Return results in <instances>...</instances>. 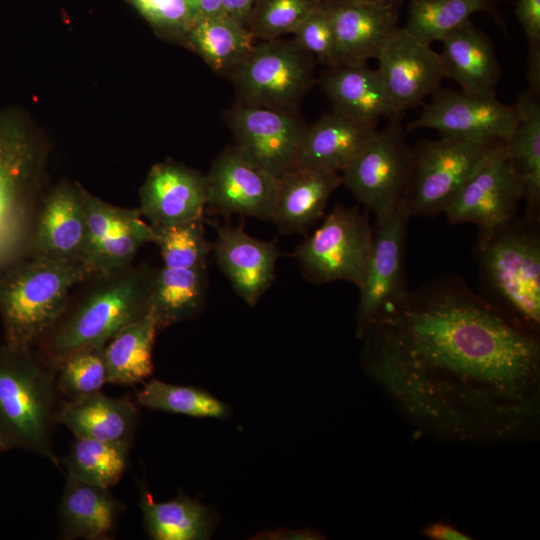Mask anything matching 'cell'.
I'll use <instances>...</instances> for the list:
<instances>
[{"instance_id": "27", "label": "cell", "mask_w": 540, "mask_h": 540, "mask_svg": "<svg viewBox=\"0 0 540 540\" xmlns=\"http://www.w3.org/2000/svg\"><path fill=\"white\" fill-rule=\"evenodd\" d=\"M208 291L207 264L193 268L154 269L149 311L158 329L196 317L204 307Z\"/></svg>"}, {"instance_id": "26", "label": "cell", "mask_w": 540, "mask_h": 540, "mask_svg": "<svg viewBox=\"0 0 540 540\" xmlns=\"http://www.w3.org/2000/svg\"><path fill=\"white\" fill-rule=\"evenodd\" d=\"M375 130L332 111L308 126L295 167L342 172Z\"/></svg>"}, {"instance_id": "20", "label": "cell", "mask_w": 540, "mask_h": 540, "mask_svg": "<svg viewBox=\"0 0 540 540\" xmlns=\"http://www.w3.org/2000/svg\"><path fill=\"white\" fill-rule=\"evenodd\" d=\"M213 227L217 239L212 250L217 264L237 295L254 306L274 280L279 249L274 243L256 239L241 228Z\"/></svg>"}, {"instance_id": "22", "label": "cell", "mask_w": 540, "mask_h": 540, "mask_svg": "<svg viewBox=\"0 0 540 540\" xmlns=\"http://www.w3.org/2000/svg\"><path fill=\"white\" fill-rule=\"evenodd\" d=\"M320 83L332 111L366 125L376 128L382 118L399 115L377 70L367 63L328 67Z\"/></svg>"}, {"instance_id": "6", "label": "cell", "mask_w": 540, "mask_h": 540, "mask_svg": "<svg viewBox=\"0 0 540 540\" xmlns=\"http://www.w3.org/2000/svg\"><path fill=\"white\" fill-rule=\"evenodd\" d=\"M539 218L516 216L480 232L477 257L480 277L492 304L540 330Z\"/></svg>"}, {"instance_id": "31", "label": "cell", "mask_w": 540, "mask_h": 540, "mask_svg": "<svg viewBox=\"0 0 540 540\" xmlns=\"http://www.w3.org/2000/svg\"><path fill=\"white\" fill-rule=\"evenodd\" d=\"M157 330L156 320L149 311L105 344L104 358L109 384L131 386L151 376Z\"/></svg>"}, {"instance_id": "3", "label": "cell", "mask_w": 540, "mask_h": 540, "mask_svg": "<svg viewBox=\"0 0 540 540\" xmlns=\"http://www.w3.org/2000/svg\"><path fill=\"white\" fill-rule=\"evenodd\" d=\"M154 269L146 263L94 274L92 282L70 301L38 343L46 361L56 367L70 352L105 346L120 330L149 312Z\"/></svg>"}, {"instance_id": "15", "label": "cell", "mask_w": 540, "mask_h": 540, "mask_svg": "<svg viewBox=\"0 0 540 540\" xmlns=\"http://www.w3.org/2000/svg\"><path fill=\"white\" fill-rule=\"evenodd\" d=\"M205 176L209 211L271 219L279 178L237 146L221 152Z\"/></svg>"}, {"instance_id": "45", "label": "cell", "mask_w": 540, "mask_h": 540, "mask_svg": "<svg viewBox=\"0 0 540 540\" xmlns=\"http://www.w3.org/2000/svg\"><path fill=\"white\" fill-rule=\"evenodd\" d=\"M365 2L376 3L380 5L399 8L406 0H360Z\"/></svg>"}, {"instance_id": "19", "label": "cell", "mask_w": 540, "mask_h": 540, "mask_svg": "<svg viewBox=\"0 0 540 540\" xmlns=\"http://www.w3.org/2000/svg\"><path fill=\"white\" fill-rule=\"evenodd\" d=\"M335 39L337 65L367 63L399 28V8L360 0H322Z\"/></svg>"}, {"instance_id": "21", "label": "cell", "mask_w": 540, "mask_h": 540, "mask_svg": "<svg viewBox=\"0 0 540 540\" xmlns=\"http://www.w3.org/2000/svg\"><path fill=\"white\" fill-rule=\"evenodd\" d=\"M441 42L444 77L456 81L464 91L496 96L501 68L492 41L480 28L468 20Z\"/></svg>"}, {"instance_id": "40", "label": "cell", "mask_w": 540, "mask_h": 540, "mask_svg": "<svg viewBox=\"0 0 540 540\" xmlns=\"http://www.w3.org/2000/svg\"><path fill=\"white\" fill-rule=\"evenodd\" d=\"M294 40L315 61L333 67L337 65L334 33L329 15L322 2L294 31Z\"/></svg>"}, {"instance_id": "30", "label": "cell", "mask_w": 540, "mask_h": 540, "mask_svg": "<svg viewBox=\"0 0 540 540\" xmlns=\"http://www.w3.org/2000/svg\"><path fill=\"white\" fill-rule=\"evenodd\" d=\"M139 506L146 531L154 540H206L215 526L214 514L182 492L164 502L143 492Z\"/></svg>"}, {"instance_id": "4", "label": "cell", "mask_w": 540, "mask_h": 540, "mask_svg": "<svg viewBox=\"0 0 540 540\" xmlns=\"http://www.w3.org/2000/svg\"><path fill=\"white\" fill-rule=\"evenodd\" d=\"M92 275L82 262L34 256L0 272L3 343L34 348L64 313L71 292Z\"/></svg>"}, {"instance_id": "16", "label": "cell", "mask_w": 540, "mask_h": 540, "mask_svg": "<svg viewBox=\"0 0 540 540\" xmlns=\"http://www.w3.org/2000/svg\"><path fill=\"white\" fill-rule=\"evenodd\" d=\"M377 60L376 70L399 115L432 96L444 78L439 53L403 28L395 31Z\"/></svg>"}, {"instance_id": "13", "label": "cell", "mask_w": 540, "mask_h": 540, "mask_svg": "<svg viewBox=\"0 0 540 540\" xmlns=\"http://www.w3.org/2000/svg\"><path fill=\"white\" fill-rule=\"evenodd\" d=\"M410 216L403 203L394 211L376 217L371 255L359 288L357 336L383 311L402 301L409 293L405 266V242Z\"/></svg>"}, {"instance_id": "24", "label": "cell", "mask_w": 540, "mask_h": 540, "mask_svg": "<svg viewBox=\"0 0 540 540\" xmlns=\"http://www.w3.org/2000/svg\"><path fill=\"white\" fill-rule=\"evenodd\" d=\"M139 410L129 397H110L101 391L69 399L56 412V423L75 436L131 444Z\"/></svg>"}, {"instance_id": "17", "label": "cell", "mask_w": 540, "mask_h": 540, "mask_svg": "<svg viewBox=\"0 0 540 540\" xmlns=\"http://www.w3.org/2000/svg\"><path fill=\"white\" fill-rule=\"evenodd\" d=\"M83 186L59 181L45 192L35 219L29 256L82 262L87 243Z\"/></svg>"}, {"instance_id": "44", "label": "cell", "mask_w": 540, "mask_h": 540, "mask_svg": "<svg viewBox=\"0 0 540 540\" xmlns=\"http://www.w3.org/2000/svg\"><path fill=\"white\" fill-rule=\"evenodd\" d=\"M196 21L224 14L222 0H188Z\"/></svg>"}, {"instance_id": "35", "label": "cell", "mask_w": 540, "mask_h": 540, "mask_svg": "<svg viewBox=\"0 0 540 540\" xmlns=\"http://www.w3.org/2000/svg\"><path fill=\"white\" fill-rule=\"evenodd\" d=\"M137 403L151 410L197 418L224 419L230 408L209 392L152 379L137 393Z\"/></svg>"}, {"instance_id": "14", "label": "cell", "mask_w": 540, "mask_h": 540, "mask_svg": "<svg viewBox=\"0 0 540 540\" xmlns=\"http://www.w3.org/2000/svg\"><path fill=\"white\" fill-rule=\"evenodd\" d=\"M225 118L236 146L275 176L296 166L308 126L294 111L237 101Z\"/></svg>"}, {"instance_id": "1", "label": "cell", "mask_w": 540, "mask_h": 540, "mask_svg": "<svg viewBox=\"0 0 540 540\" xmlns=\"http://www.w3.org/2000/svg\"><path fill=\"white\" fill-rule=\"evenodd\" d=\"M361 363L399 413L430 438L511 444L540 427V330L458 277L412 291L368 326Z\"/></svg>"}, {"instance_id": "9", "label": "cell", "mask_w": 540, "mask_h": 540, "mask_svg": "<svg viewBox=\"0 0 540 540\" xmlns=\"http://www.w3.org/2000/svg\"><path fill=\"white\" fill-rule=\"evenodd\" d=\"M373 243V227L356 208L337 205L296 249L304 277L315 284L347 281L361 287Z\"/></svg>"}, {"instance_id": "33", "label": "cell", "mask_w": 540, "mask_h": 540, "mask_svg": "<svg viewBox=\"0 0 540 540\" xmlns=\"http://www.w3.org/2000/svg\"><path fill=\"white\" fill-rule=\"evenodd\" d=\"M498 0H409L408 16L403 29L430 45L478 12L498 17Z\"/></svg>"}, {"instance_id": "7", "label": "cell", "mask_w": 540, "mask_h": 540, "mask_svg": "<svg viewBox=\"0 0 540 540\" xmlns=\"http://www.w3.org/2000/svg\"><path fill=\"white\" fill-rule=\"evenodd\" d=\"M495 144L443 136L421 139L411 149L403 197L408 215L435 217L444 213Z\"/></svg>"}, {"instance_id": "2", "label": "cell", "mask_w": 540, "mask_h": 540, "mask_svg": "<svg viewBox=\"0 0 540 540\" xmlns=\"http://www.w3.org/2000/svg\"><path fill=\"white\" fill-rule=\"evenodd\" d=\"M50 146L18 107L0 110V272L29 257L40 202L47 191Z\"/></svg>"}, {"instance_id": "11", "label": "cell", "mask_w": 540, "mask_h": 540, "mask_svg": "<svg viewBox=\"0 0 540 540\" xmlns=\"http://www.w3.org/2000/svg\"><path fill=\"white\" fill-rule=\"evenodd\" d=\"M516 106L501 103L496 96L464 90L438 89L407 131L437 130L441 136L493 144L505 143L518 122Z\"/></svg>"}, {"instance_id": "43", "label": "cell", "mask_w": 540, "mask_h": 540, "mask_svg": "<svg viewBox=\"0 0 540 540\" xmlns=\"http://www.w3.org/2000/svg\"><path fill=\"white\" fill-rule=\"evenodd\" d=\"M256 0H222L223 13L243 24Z\"/></svg>"}, {"instance_id": "18", "label": "cell", "mask_w": 540, "mask_h": 540, "mask_svg": "<svg viewBox=\"0 0 540 540\" xmlns=\"http://www.w3.org/2000/svg\"><path fill=\"white\" fill-rule=\"evenodd\" d=\"M139 193V210L152 227L200 220L207 203L206 176L180 163H157Z\"/></svg>"}, {"instance_id": "23", "label": "cell", "mask_w": 540, "mask_h": 540, "mask_svg": "<svg viewBox=\"0 0 540 540\" xmlns=\"http://www.w3.org/2000/svg\"><path fill=\"white\" fill-rule=\"evenodd\" d=\"M343 183L338 172L295 167L279 177L271 215L283 233L306 230L323 214L332 193Z\"/></svg>"}, {"instance_id": "12", "label": "cell", "mask_w": 540, "mask_h": 540, "mask_svg": "<svg viewBox=\"0 0 540 540\" xmlns=\"http://www.w3.org/2000/svg\"><path fill=\"white\" fill-rule=\"evenodd\" d=\"M523 199L522 178L504 143L498 142L444 213L452 224L472 223L488 232L513 219Z\"/></svg>"}, {"instance_id": "36", "label": "cell", "mask_w": 540, "mask_h": 540, "mask_svg": "<svg viewBox=\"0 0 540 540\" xmlns=\"http://www.w3.org/2000/svg\"><path fill=\"white\" fill-rule=\"evenodd\" d=\"M56 387L74 399L101 391L108 383L104 346H86L63 357L56 365Z\"/></svg>"}, {"instance_id": "38", "label": "cell", "mask_w": 540, "mask_h": 540, "mask_svg": "<svg viewBox=\"0 0 540 540\" xmlns=\"http://www.w3.org/2000/svg\"><path fill=\"white\" fill-rule=\"evenodd\" d=\"M322 0H256L245 22L254 39L274 40L294 33Z\"/></svg>"}, {"instance_id": "42", "label": "cell", "mask_w": 540, "mask_h": 540, "mask_svg": "<svg viewBox=\"0 0 540 540\" xmlns=\"http://www.w3.org/2000/svg\"><path fill=\"white\" fill-rule=\"evenodd\" d=\"M422 534L431 540H470L471 537L449 522L435 521L422 529Z\"/></svg>"}, {"instance_id": "28", "label": "cell", "mask_w": 540, "mask_h": 540, "mask_svg": "<svg viewBox=\"0 0 540 540\" xmlns=\"http://www.w3.org/2000/svg\"><path fill=\"white\" fill-rule=\"evenodd\" d=\"M517 125L504 143L507 154L516 166L523 184L525 215L539 218L540 214V104L539 94L528 89L515 104Z\"/></svg>"}, {"instance_id": "34", "label": "cell", "mask_w": 540, "mask_h": 540, "mask_svg": "<svg viewBox=\"0 0 540 540\" xmlns=\"http://www.w3.org/2000/svg\"><path fill=\"white\" fill-rule=\"evenodd\" d=\"M131 444L76 438L62 463L67 476L110 488L124 475Z\"/></svg>"}, {"instance_id": "8", "label": "cell", "mask_w": 540, "mask_h": 540, "mask_svg": "<svg viewBox=\"0 0 540 540\" xmlns=\"http://www.w3.org/2000/svg\"><path fill=\"white\" fill-rule=\"evenodd\" d=\"M314 57L294 39L255 43L228 76L238 102L294 111L315 83Z\"/></svg>"}, {"instance_id": "41", "label": "cell", "mask_w": 540, "mask_h": 540, "mask_svg": "<svg viewBox=\"0 0 540 540\" xmlns=\"http://www.w3.org/2000/svg\"><path fill=\"white\" fill-rule=\"evenodd\" d=\"M515 13L528 39L529 89L540 92V0H518Z\"/></svg>"}, {"instance_id": "46", "label": "cell", "mask_w": 540, "mask_h": 540, "mask_svg": "<svg viewBox=\"0 0 540 540\" xmlns=\"http://www.w3.org/2000/svg\"><path fill=\"white\" fill-rule=\"evenodd\" d=\"M5 451H7V449H6L5 445L3 444V442H2L1 439H0V454H1L2 452H5Z\"/></svg>"}, {"instance_id": "37", "label": "cell", "mask_w": 540, "mask_h": 540, "mask_svg": "<svg viewBox=\"0 0 540 540\" xmlns=\"http://www.w3.org/2000/svg\"><path fill=\"white\" fill-rule=\"evenodd\" d=\"M203 219L163 227H152L163 266L193 268L206 264L213 245L205 236Z\"/></svg>"}, {"instance_id": "25", "label": "cell", "mask_w": 540, "mask_h": 540, "mask_svg": "<svg viewBox=\"0 0 540 540\" xmlns=\"http://www.w3.org/2000/svg\"><path fill=\"white\" fill-rule=\"evenodd\" d=\"M125 508L108 488L67 476L59 505L61 534L66 539H110Z\"/></svg>"}, {"instance_id": "5", "label": "cell", "mask_w": 540, "mask_h": 540, "mask_svg": "<svg viewBox=\"0 0 540 540\" xmlns=\"http://www.w3.org/2000/svg\"><path fill=\"white\" fill-rule=\"evenodd\" d=\"M56 367L34 348L0 346V439L60 467L52 444Z\"/></svg>"}, {"instance_id": "39", "label": "cell", "mask_w": 540, "mask_h": 540, "mask_svg": "<svg viewBox=\"0 0 540 540\" xmlns=\"http://www.w3.org/2000/svg\"><path fill=\"white\" fill-rule=\"evenodd\" d=\"M161 39L186 48L188 33L196 22L188 0H125Z\"/></svg>"}, {"instance_id": "10", "label": "cell", "mask_w": 540, "mask_h": 540, "mask_svg": "<svg viewBox=\"0 0 540 540\" xmlns=\"http://www.w3.org/2000/svg\"><path fill=\"white\" fill-rule=\"evenodd\" d=\"M400 116L390 118L384 128L376 129L342 171L343 183L376 217L394 211L403 203L411 148Z\"/></svg>"}, {"instance_id": "32", "label": "cell", "mask_w": 540, "mask_h": 540, "mask_svg": "<svg viewBox=\"0 0 540 540\" xmlns=\"http://www.w3.org/2000/svg\"><path fill=\"white\" fill-rule=\"evenodd\" d=\"M142 217L139 209L118 207L113 227L84 261L93 274L112 273L132 265L138 250L153 243V228Z\"/></svg>"}, {"instance_id": "29", "label": "cell", "mask_w": 540, "mask_h": 540, "mask_svg": "<svg viewBox=\"0 0 540 540\" xmlns=\"http://www.w3.org/2000/svg\"><path fill=\"white\" fill-rule=\"evenodd\" d=\"M254 40L245 24L222 14L198 19L188 33L186 48L214 72L228 77L249 53Z\"/></svg>"}]
</instances>
